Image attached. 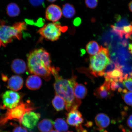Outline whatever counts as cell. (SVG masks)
<instances>
[{"instance_id": "cell-1", "label": "cell", "mask_w": 132, "mask_h": 132, "mask_svg": "<svg viewBox=\"0 0 132 132\" xmlns=\"http://www.w3.org/2000/svg\"><path fill=\"white\" fill-rule=\"evenodd\" d=\"M28 67L31 73L39 76L46 81L51 78L53 66L50 54L45 49H35L27 55Z\"/></svg>"}, {"instance_id": "cell-2", "label": "cell", "mask_w": 132, "mask_h": 132, "mask_svg": "<svg viewBox=\"0 0 132 132\" xmlns=\"http://www.w3.org/2000/svg\"><path fill=\"white\" fill-rule=\"evenodd\" d=\"M53 75L55 79L54 87L55 93L65 100L66 110L69 112L77 110L81 101L77 98L74 94V87L77 82L76 77L64 79L59 75L58 72Z\"/></svg>"}, {"instance_id": "cell-3", "label": "cell", "mask_w": 132, "mask_h": 132, "mask_svg": "<svg viewBox=\"0 0 132 132\" xmlns=\"http://www.w3.org/2000/svg\"><path fill=\"white\" fill-rule=\"evenodd\" d=\"M110 56L108 49L101 46L98 53L90 57L91 73L96 77L104 76L105 69L111 61Z\"/></svg>"}, {"instance_id": "cell-4", "label": "cell", "mask_w": 132, "mask_h": 132, "mask_svg": "<svg viewBox=\"0 0 132 132\" xmlns=\"http://www.w3.org/2000/svg\"><path fill=\"white\" fill-rule=\"evenodd\" d=\"M26 29L24 22L15 23L12 26L6 25L3 23L0 25V40L3 47H5L13 39L20 40L22 37V32Z\"/></svg>"}, {"instance_id": "cell-5", "label": "cell", "mask_w": 132, "mask_h": 132, "mask_svg": "<svg viewBox=\"0 0 132 132\" xmlns=\"http://www.w3.org/2000/svg\"><path fill=\"white\" fill-rule=\"evenodd\" d=\"M37 109L30 101H21L15 108L7 110V112L0 118V126L4 125L9 120H16L20 123L21 119L26 112Z\"/></svg>"}, {"instance_id": "cell-6", "label": "cell", "mask_w": 132, "mask_h": 132, "mask_svg": "<svg viewBox=\"0 0 132 132\" xmlns=\"http://www.w3.org/2000/svg\"><path fill=\"white\" fill-rule=\"evenodd\" d=\"M67 29V27H62L60 23L56 22L44 25L37 32L46 40L54 41L59 39L62 32H65Z\"/></svg>"}, {"instance_id": "cell-7", "label": "cell", "mask_w": 132, "mask_h": 132, "mask_svg": "<svg viewBox=\"0 0 132 132\" xmlns=\"http://www.w3.org/2000/svg\"><path fill=\"white\" fill-rule=\"evenodd\" d=\"M116 18V22L111 26L113 32L120 37L124 36L127 39L131 37L132 35V23L127 18L120 16H117Z\"/></svg>"}, {"instance_id": "cell-8", "label": "cell", "mask_w": 132, "mask_h": 132, "mask_svg": "<svg viewBox=\"0 0 132 132\" xmlns=\"http://www.w3.org/2000/svg\"><path fill=\"white\" fill-rule=\"evenodd\" d=\"M3 106L1 108L11 109L15 108L21 102V95L15 91H6L2 95Z\"/></svg>"}, {"instance_id": "cell-9", "label": "cell", "mask_w": 132, "mask_h": 132, "mask_svg": "<svg viewBox=\"0 0 132 132\" xmlns=\"http://www.w3.org/2000/svg\"><path fill=\"white\" fill-rule=\"evenodd\" d=\"M40 117V113L32 111L28 112L23 116L20 123L25 127L32 129L37 125Z\"/></svg>"}, {"instance_id": "cell-10", "label": "cell", "mask_w": 132, "mask_h": 132, "mask_svg": "<svg viewBox=\"0 0 132 132\" xmlns=\"http://www.w3.org/2000/svg\"><path fill=\"white\" fill-rule=\"evenodd\" d=\"M111 82L105 80L103 85L95 89L94 94L97 98L101 99H108L112 98L113 95L111 90Z\"/></svg>"}, {"instance_id": "cell-11", "label": "cell", "mask_w": 132, "mask_h": 132, "mask_svg": "<svg viewBox=\"0 0 132 132\" xmlns=\"http://www.w3.org/2000/svg\"><path fill=\"white\" fill-rule=\"evenodd\" d=\"M62 11L57 5L52 4L47 8L45 12V18L47 20L56 22L62 17Z\"/></svg>"}, {"instance_id": "cell-12", "label": "cell", "mask_w": 132, "mask_h": 132, "mask_svg": "<svg viewBox=\"0 0 132 132\" xmlns=\"http://www.w3.org/2000/svg\"><path fill=\"white\" fill-rule=\"evenodd\" d=\"M84 120L81 113L77 110L69 112L67 114V123L71 126H75L76 127L81 125Z\"/></svg>"}, {"instance_id": "cell-13", "label": "cell", "mask_w": 132, "mask_h": 132, "mask_svg": "<svg viewBox=\"0 0 132 132\" xmlns=\"http://www.w3.org/2000/svg\"><path fill=\"white\" fill-rule=\"evenodd\" d=\"M104 76L105 80L110 81L111 83L112 81L122 82L125 79L121 67L118 64L114 70L105 74Z\"/></svg>"}, {"instance_id": "cell-14", "label": "cell", "mask_w": 132, "mask_h": 132, "mask_svg": "<svg viewBox=\"0 0 132 132\" xmlns=\"http://www.w3.org/2000/svg\"><path fill=\"white\" fill-rule=\"evenodd\" d=\"M95 121L98 129L101 132H104V130L108 127L110 122L109 117L104 113H100L97 114L95 117Z\"/></svg>"}, {"instance_id": "cell-15", "label": "cell", "mask_w": 132, "mask_h": 132, "mask_svg": "<svg viewBox=\"0 0 132 132\" xmlns=\"http://www.w3.org/2000/svg\"><path fill=\"white\" fill-rule=\"evenodd\" d=\"M23 83L22 77L18 75L13 76L8 80L7 87L12 90L17 91L22 88Z\"/></svg>"}, {"instance_id": "cell-16", "label": "cell", "mask_w": 132, "mask_h": 132, "mask_svg": "<svg viewBox=\"0 0 132 132\" xmlns=\"http://www.w3.org/2000/svg\"><path fill=\"white\" fill-rule=\"evenodd\" d=\"M27 88L32 90L39 89L42 85V81L40 77L37 75H33L28 77L26 81Z\"/></svg>"}, {"instance_id": "cell-17", "label": "cell", "mask_w": 132, "mask_h": 132, "mask_svg": "<svg viewBox=\"0 0 132 132\" xmlns=\"http://www.w3.org/2000/svg\"><path fill=\"white\" fill-rule=\"evenodd\" d=\"M11 68L14 73L21 74L26 71L27 67L24 61L20 59H14L11 65Z\"/></svg>"}, {"instance_id": "cell-18", "label": "cell", "mask_w": 132, "mask_h": 132, "mask_svg": "<svg viewBox=\"0 0 132 132\" xmlns=\"http://www.w3.org/2000/svg\"><path fill=\"white\" fill-rule=\"evenodd\" d=\"M54 126V122L52 120L45 119L38 124V128L41 132H50Z\"/></svg>"}, {"instance_id": "cell-19", "label": "cell", "mask_w": 132, "mask_h": 132, "mask_svg": "<svg viewBox=\"0 0 132 132\" xmlns=\"http://www.w3.org/2000/svg\"><path fill=\"white\" fill-rule=\"evenodd\" d=\"M74 93L76 98L81 100L86 96L87 89L85 85L77 82L74 87Z\"/></svg>"}, {"instance_id": "cell-20", "label": "cell", "mask_w": 132, "mask_h": 132, "mask_svg": "<svg viewBox=\"0 0 132 132\" xmlns=\"http://www.w3.org/2000/svg\"><path fill=\"white\" fill-rule=\"evenodd\" d=\"M52 104L54 108L57 111H60L64 110L65 106V100L61 97L56 95L52 101Z\"/></svg>"}, {"instance_id": "cell-21", "label": "cell", "mask_w": 132, "mask_h": 132, "mask_svg": "<svg viewBox=\"0 0 132 132\" xmlns=\"http://www.w3.org/2000/svg\"><path fill=\"white\" fill-rule=\"evenodd\" d=\"M96 41H92L89 42L86 46V50L87 53L91 56L95 55L98 53L101 48Z\"/></svg>"}, {"instance_id": "cell-22", "label": "cell", "mask_w": 132, "mask_h": 132, "mask_svg": "<svg viewBox=\"0 0 132 132\" xmlns=\"http://www.w3.org/2000/svg\"><path fill=\"white\" fill-rule=\"evenodd\" d=\"M62 11L63 16L69 19L73 17L76 14L75 9L73 6L68 3L63 5Z\"/></svg>"}, {"instance_id": "cell-23", "label": "cell", "mask_w": 132, "mask_h": 132, "mask_svg": "<svg viewBox=\"0 0 132 132\" xmlns=\"http://www.w3.org/2000/svg\"><path fill=\"white\" fill-rule=\"evenodd\" d=\"M6 13L8 16L11 17H14L19 15L20 10L15 3H12L8 5L6 9Z\"/></svg>"}, {"instance_id": "cell-24", "label": "cell", "mask_w": 132, "mask_h": 132, "mask_svg": "<svg viewBox=\"0 0 132 132\" xmlns=\"http://www.w3.org/2000/svg\"><path fill=\"white\" fill-rule=\"evenodd\" d=\"M54 127L56 131L59 132L67 131L69 127L66 121L63 119H57L54 122Z\"/></svg>"}, {"instance_id": "cell-25", "label": "cell", "mask_w": 132, "mask_h": 132, "mask_svg": "<svg viewBox=\"0 0 132 132\" xmlns=\"http://www.w3.org/2000/svg\"><path fill=\"white\" fill-rule=\"evenodd\" d=\"M121 94L125 103L129 106L132 107V92H128L125 89Z\"/></svg>"}, {"instance_id": "cell-26", "label": "cell", "mask_w": 132, "mask_h": 132, "mask_svg": "<svg viewBox=\"0 0 132 132\" xmlns=\"http://www.w3.org/2000/svg\"><path fill=\"white\" fill-rule=\"evenodd\" d=\"M123 82L125 87L132 92V77H125Z\"/></svg>"}, {"instance_id": "cell-27", "label": "cell", "mask_w": 132, "mask_h": 132, "mask_svg": "<svg viewBox=\"0 0 132 132\" xmlns=\"http://www.w3.org/2000/svg\"><path fill=\"white\" fill-rule=\"evenodd\" d=\"M85 1L87 7L90 9H95L98 3V0H85Z\"/></svg>"}, {"instance_id": "cell-28", "label": "cell", "mask_w": 132, "mask_h": 132, "mask_svg": "<svg viewBox=\"0 0 132 132\" xmlns=\"http://www.w3.org/2000/svg\"><path fill=\"white\" fill-rule=\"evenodd\" d=\"M44 1L45 0H29L31 4L35 7L44 5Z\"/></svg>"}, {"instance_id": "cell-29", "label": "cell", "mask_w": 132, "mask_h": 132, "mask_svg": "<svg viewBox=\"0 0 132 132\" xmlns=\"http://www.w3.org/2000/svg\"><path fill=\"white\" fill-rule=\"evenodd\" d=\"M12 132H28L27 129L24 127L20 125L16 126Z\"/></svg>"}, {"instance_id": "cell-30", "label": "cell", "mask_w": 132, "mask_h": 132, "mask_svg": "<svg viewBox=\"0 0 132 132\" xmlns=\"http://www.w3.org/2000/svg\"><path fill=\"white\" fill-rule=\"evenodd\" d=\"M127 124L130 128L132 129V114L130 115L127 120Z\"/></svg>"}, {"instance_id": "cell-31", "label": "cell", "mask_w": 132, "mask_h": 132, "mask_svg": "<svg viewBox=\"0 0 132 132\" xmlns=\"http://www.w3.org/2000/svg\"><path fill=\"white\" fill-rule=\"evenodd\" d=\"M81 23V20L79 18H76L73 21V24L76 26L80 25Z\"/></svg>"}, {"instance_id": "cell-32", "label": "cell", "mask_w": 132, "mask_h": 132, "mask_svg": "<svg viewBox=\"0 0 132 132\" xmlns=\"http://www.w3.org/2000/svg\"><path fill=\"white\" fill-rule=\"evenodd\" d=\"M76 129L77 130L76 132H87L86 130L82 128L81 125L76 127Z\"/></svg>"}, {"instance_id": "cell-33", "label": "cell", "mask_w": 132, "mask_h": 132, "mask_svg": "<svg viewBox=\"0 0 132 132\" xmlns=\"http://www.w3.org/2000/svg\"><path fill=\"white\" fill-rule=\"evenodd\" d=\"M128 50L130 53L132 55V41L131 43L129 44L128 46Z\"/></svg>"}, {"instance_id": "cell-34", "label": "cell", "mask_w": 132, "mask_h": 132, "mask_svg": "<svg viewBox=\"0 0 132 132\" xmlns=\"http://www.w3.org/2000/svg\"><path fill=\"white\" fill-rule=\"evenodd\" d=\"M129 9L131 12H132V1L130 2L128 5Z\"/></svg>"}, {"instance_id": "cell-35", "label": "cell", "mask_w": 132, "mask_h": 132, "mask_svg": "<svg viewBox=\"0 0 132 132\" xmlns=\"http://www.w3.org/2000/svg\"><path fill=\"white\" fill-rule=\"evenodd\" d=\"M2 78L3 80H4V81H6L7 80V77L6 76L3 75H2Z\"/></svg>"}, {"instance_id": "cell-36", "label": "cell", "mask_w": 132, "mask_h": 132, "mask_svg": "<svg viewBox=\"0 0 132 132\" xmlns=\"http://www.w3.org/2000/svg\"><path fill=\"white\" fill-rule=\"evenodd\" d=\"M48 1L50 2H54L56 1L57 0H47Z\"/></svg>"}, {"instance_id": "cell-37", "label": "cell", "mask_w": 132, "mask_h": 132, "mask_svg": "<svg viewBox=\"0 0 132 132\" xmlns=\"http://www.w3.org/2000/svg\"><path fill=\"white\" fill-rule=\"evenodd\" d=\"M123 132H132L131 131H127V130H125L124 129H123Z\"/></svg>"}, {"instance_id": "cell-38", "label": "cell", "mask_w": 132, "mask_h": 132, "mask_svg": "<svg viewBox=\"0 0 132 132\" xmlns=\"http://www.w3.org/2000/svg\"><path fill=\"white\" fill-rule=\"evenodd\" d=\"M50 132H59L56 131V130H52V131H51Z\"/></svg>"}, {"instance_id": "cell-39", "label": "cell", "mask_w": 132, "mask_h": 132, "mask_svg": "<svg viewBox=\"0 0 132 132\" xmlns=\"http://www.w3.org/2000/svg\"><path fill=\"white\" fill-rule=\"evenodd\" d=\"M1 45L2 46V43L1 40H0V47H1Z\"/></svg>"}, {"instance_id": "cell-40", "label": "cell", "mask_w": 132, "mask_h": 132, "mask_svg": "<svg viewBox=\"0 0 132 132\" xmlns=\"http://www.w3.org/2000/svg\"><path fill=\"white\" fill-rule=\"evenodd\" d=\"M72 132V131H68V132Z\"/></svg>"}, {"instance_id": "cell-41", "label": "cell", "mask_w": 132, "mask_h": 132, "mask_svg": "<svg viewBox=\"0 0 132 132\" xmlns=\"http://www.w3.org/2000/svg\"><path fill=\"white\" fill-rule=\"evenodd\" d=\"M1 106H0V109H1Z\"/></svg>"}, {"instance_id": "cell-42", "label": "cell", "mask_w": 132, "mask_h": 132, "mask_svg": "<svg viewBox=\"0 0 132 132\" xmlns=\"http://www.w3.org/2000/svg\"><path fill=\"white\" fill-rule=\"evenodd\" d=\"M0 88H1V85H0Z\"/></svg>"}]
</instances>
